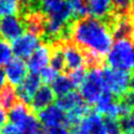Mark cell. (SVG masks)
<instances>
[{
    "label": "cell",
    "instance_id": "8",
    "mask_svg": "<svg viewBox=\"0 0 134 134\" xmlns=\"http://www.w3.org/2000/svg\"><path fill=\"white\" fill-rule=\"evenodd\" d=\"M73 131L76 134H107L103 116L98 112L90 113L83 118Z\"/></svg>",
    "mask_w": 134,
    "mask_h": 134
},
{
    "label": "cell",
    "instance_id": "38",
    "mask_svg": "<svg viewBox=\"0 0 134 134\" xmlns=\"http://www.w3.org/2000/svg\"><path fill=\"white\" fill-rule=\"evenodd\" d=\"M0 22H1V20H0Z\"/></svg>",
    "mask_w": 134,
    "mask_h": 134
},
{
    "label": "cell",
    "instance_id": "2",
    "mask_svg": "<svg viewBox=\"0 0 134 134\" xmlns=\"http://www.w3.org/2000/svg\"><path fill=\"white\" fill-rule=\"evenodd\" d=\"M109 68L130 71L134 69V46L131 39H118L108 52Z\"/></svg>",
    "mask_w": 134,
    "mask_h": 134
},
{
    "label": "cell",
    "instance_id": "23",
    "mask_svg": "<svg viewBox=\"0 0 134 134\" xmlns=\"http://www.w3.org/2000/svg\"><path fill=\"white\" fill-rule=\"evenodd\" d=\"M69 74V78L72 82L73 87L76 88H80L81 84L84 82L85 80V76H87V71H85V68H79V69H75L68 72Z\"/></svg>",
    "mask_w": 134,
    "mask_h": 134
},
{
    "label": "cell",
    "instance_id": "7",
    "mask_svg": "<svg viewBox=\"0 0 134 134\" xmlns=\"http://www.w3.org/2000/svg\"><path fill=\"white\" fill-rule=\"evenodd\" d=\"M40 85H41V80L39 74L37 73L28 74L25 78V80L19 85H17V89H15L18 100L23 104L29 105L33 95L38 91V89L40 88Z\"/></svg>",
    "mask_w": 134,
    "mask_h": 134
},
{
    "label": "cell",
    "instance_id": "16",
    "mask_svg": "<svg viewBox=\"0 0 134 134\" xmlns=\"http://www.w3.org/2000/svg\"><path fill=\"white\" fill-rule=\"evenodd\" d=\"M84 101L81 98V95L79 94V92H75V91H71V92L66 93L64 95L60 97L57 100V107L60 108L62 111H66L69 112L72 109H74L75 107L82 104Z\"/></svg>",
    "mask_w": 134,
    "mask_h": 134
},
{
    "label": "cell",
    "instance_id": "20",
    "mask_svg": "<svg viewBox=\"0 0 134 134\" xmlns=\"http://www.w3.org/2000/svg\"><path fill=\"white\" fill-rule=\"evenodd\" d=\"M43 130H42L39 120L35 116V114L30 112L26 123L21 129V134H39Z\"/></svg>",
    "mask_w": 134,
    "mask_h": 134
},
{
    "label": "cell",
    "instance_id": "21",
    "mask_svg": "<svg viewBox=\"0 0 134 134\" xmlns=\"http://www.w3.org/2000/svg\"><path fill=\"white\" fill-rule=\"evenodd\" d=\"M19 0H0V16H16L19 12Z\"/></svg>",
    "mask_w": 134,
    "mask_h": 134
},
{
    "label": "cell",
    "instance_id": "30",
    "mask_svg": "<svg viewBox=\"0 0 134 134\" xmlns=\"http://www.w3.org/2000/svg\"><path fill=\"white\" fill-rule=\"evenodd\" d=\"M6 122H7V113L0 107V129H2L6 125Z\"/></svg>",
    "mask_w": 134,
    "mask_h": 134
},
{
    "label": "cell",
    "instance_id": "33",
    "mask_svg": "<svg viewBox=\"0 0 134 134\" xmlns=\"http://www.w3.org/2000/svg\"><path fill=\"white\" fill-rule=\"evenodd\" d=\"M129 15H130V17L134 20V1L131 4V8H130V10H129Z\"/></svg>",
    "mask_w": 134,
    "mask_h": 134
},
{
    "label": "cell",
    "instance_id": "26",
    "mask_svg": "<svg viewBox=\"0 0 134 134\" xmlns=\"http://www.w3.org/2000/svg\"><path fill=\"white\" fill-rule=\"evenodd\" d=\"M133 1L134 0H112L114 11L119 13H129Z\"/></svg>",
    "mask_w": 134,
    "mask_h": 134
},
{
    "label": "cell",
    "instance_id": "11",
    "mask_svg": "<svg viewBox=\"0 0 134 134\" xmlns=\"http://www.w3.org/2000/svg\"><path fill=\"white\" fill-rule=\"evenodd\" d=\"M55 100V95L52 91L51 87L48 84L40 85V88L38 89V91L35 93L33 98L31 100V102L29 104V110L31 113H38L42 111L43 109L52 104Z\"/></svg>",
    "mask_w": 134,
    "mask_h": 134
},
{
    "label": "cell",
    "instance_id": "10",
    "mask_svg": "<svg viewBox=\"0 0 134 134\" xmlns=\"http://www.w3.org/2000/svg\"><path fill=\"white\" fill-rule=\"evenodd\" d=\"M25 26L19 17L7 16L0 22V37L6 41H13L25 32Z\"/></svg>",
    "mask_w": 134,
    "mask_h": 134
},
{
    "label": "cell",
    "instance_id": "35",
    "mask_svg": "<svg viewBox=\"0 0 134 134\" xmlns=\"http://www.w3.org/2000/svg\"><path fill=\"white\" fill-rule=\"evenodd\" d=\"M124 134H134V131H131V132H127V133H124Z\"/></svg>",
    "mask_w": 134,
    "mask_h": 134
},
{
    "label": "cell",
    "instance_id": "12",
    "mask_svg": "<svg viewBox=\"0 0 134 134\" xmlns=\"http://www.w3.org/2000/svg\"><path fill=\"white\" fill-rule=\"evenodd\" d=\"M27 72L28 69L26 62L19 58L9 60V62L6 64V70H4L6 78L9 81V84H11L12 87L20 84L27 76Z\"/></svg>",
    "mask_w": 134,
    "mask_h": 134
},
{
    "label": "cell",
    "instance_id": "14",
    "mask_svg": "<svg viewBox=\"0 0 134 134\" xmlns=\"http://www.w3.org/2000/svg\"><path fill=\"white\" fill-rule=\"evenodd\" d=\"M88 15L92 18L105 21L114 12L112 0H85Z\"/></svg>",
    "mask_w": 134,
    "mask_h": 134
},
{
    "label": "cell",
    "instance_id": "29",
    "mask_svg": "<svg viewBox=\"0 0 134 134\" xmlns=\"http://www.w3.org/2000/svg\"><path fill=\"white\" fill-rule=\"evenodd\" d=\"M0 134H21V131L19 130V129L15 125H12V124H7V125H4L2 129H1V132Z\"/></svg>",
    "mask_w": 134,
    "mask_h": 134
},
{
    "label": "cell",
    "instance_id": "4",
    "mask_svg": "<svg viewBox=\"0 0 134 134\" xmlns=\"http://www.w3.org/2000/svg\"><path fill=\"white\" fill-rule=\"evenodd\" d=\"M101 72L105 89L109 90L116 100L129 90V81L131 76L130 71L103 66Z\"/></svg>",
    "mask_w": 134,
    "mask_h": 134
},
{
    "label": "cell",
    "instance_id": "36",
    "mask_svg": "<svg viewBox=\"0 0 134 134\" xmlns=\"http://www.w3.org/2000/svg\"><path fill=\"white\" fill-rule=\"evenodd\" d=\"M39 134H46V133H43V131H42V132H40Z\"/></svg>",
    "mask_w": 134,
    "mask_h": 134
},
{
    "label": "cell",
    "instance_id": "37",
    "mask_svg": "<svg viewBox=\"0 0 134 134\" xmlns=\"http://www.w3.org/2000/svg\"><path fill=\"white\" fill-rule=\"evenodd\" d=\"M71 134H76V133H71Z\"/></svg>",
    "mask_w": 134,
    "mask_h": 134
},
{
    "label": "cell",
    "instance_id": "28",
    "mask_svg": "<svg viewBox=\"0 0 134 134\" xmlns=\"http://www.w3.org/2000/svg\"><path fill=\"white\" fill-rule=\"evenodd\" d=\"M46 134H69V130L64 125H58L47 129Z\"/></svg>",
    "mask_w": 134,
    "mask_h": 134
},
{
    "label": "cell",
    "instance_id": "31",
    "mask_svg": "<svg viewBox=\"0 0 134 134\" xmlns=\"http://www.w3.org/2000/svg\"><path fill=\"white\" fill-rule=\"evenodd\" d=\"M4 84H6V74H4V71L0 68V90H1Z\"/></svg>",
    "mask_w": 134,
    "mask_h": 134
},
{
    "label": "cell",
    "instance_id": "22",
    "mask_svg": "<svg viewBox=\"0 0 134 134\" xmlns=\"http://www.w3.org/2000/svg\"><path fill=\"white\" fill-rule=\"evenodd\" d=\"M12 57V50L11 46L8 43V41L2 39L0 37V66L7 64L9 60Z\"/></svg>",
    "mask_w": 134,
    "mask_h": 134
},
{
    "label": "cell",
    "instance_id": "1",
    "mask_svg": "<svg viewBox=\"0 0 134 134\" xmlns=\"http://www.w3.org/2000/svg\"><path fill=\"white\" fill-rule=\"evenodd\" d=\"M71 40L85 53L103 59L111 49L113 37L103 21L85 17L73 22Z\"/></svg>",
    "mask_w": 134,
    "mask_h": 134
},
{
    "label": "cell",
    "instance_id": "25",
    "mask_svg": "<svg viewBox=\"0 0 134 134\" xmlns=\"http://www.w3.org/2000/svg\"><path fill=\"white\" fill-rule=\"evenodd\" d=\"M58 75H59V72L53 68H51V66L43 68L40 71V74H39L41 82H44V84H48V85L53 82Z\"/></svg>",
    "mask_w": 134,
    "mask_h": 134
},
{
    "label": "cell",
    "instance_id": "17",
    "mask_svg": "<svg viewBox=\"0 0 134 134\" xmlns=\"http://www.w3.org/2000/svg\"><path fill=\"white\" fill-rule=\"evenodd\" d=\"M19 100L17 98L16 90L11 84L6 83L4 87L0 90V107H1L4 111L6 110H10L13 105L17 104Z\"/></svg>",
    "mask_w": 134,
    "mask_h": 134
},
{
    "label": "cell",
    "instance_id": "13",
    "mask_svg": "<svg viewBox=\"0 0 134 134\" xmlns=\"http://www.w3.org/2000/svg\"><path fill=\"white\" fill-rule=\"evenodd\" d=\"M37 116L39 122L42 123V125L47 129H49V127L58 126V125H63L65 114L57 105L51 104L46 109H43L42 111L38 112Z\"/></svg>",
    "mask_w": 134,
    "mask_h": 134
},
{
    "label": "cell",
    "instance_id": "19",
    "mask_svg": "<svg viewBox=\"0 0 134 134\" xmlns=\"http://www.w3.org/2000/svg\"><path fill=\"white\" fill-rule=\"evenodd\" d=\"M68 4L71 9L72 16L74 20L82 19L88 16V9L85 0H66Z\"/></svg>",
    "mask_w": 134,
    "mask_h": 134
},
{
    "label": "cell",
    "instance_id": "27",
    "mask_svg": "<svg viewBox=\"0 0 134 134\" xmlns=\"http://www.w3.org/2000/svg\"><path fill=\"white\" fill-rule=\"evenodd\" d=\"M103 120H104V125H105V130H107V134H121L122 133L118 120L107 118V116Z\"/></svg>",
    "mask_w": 134,
    "mask_h": 134
},
{
    "label": "cell",
    "instance_id": "5",
    "mask_svg": "<svg viewBox=\"0 0 134 134\" xmlns=\"http://www.w3.org/2000/svg\"><path fill=\"white\" fill-rule=\"evenodd\" d=\"M61 51L64 59V71L70 72L79 68H85V60L83 52L75 46L72 40L61 42Z\"/></svg>",
    "mask_w": 134,
    "mask_h": 134
},
{
    "label": "cell",
    "instance_id": "18",
    "mask_svg": "<svg viewBox=\"0 0 134 134\" xmlns=\"http://www.w3.org/2000/svg\"><path fill=\"white\" fill-rule=\"evenodd\" d=\"M51 84H52L51 89L53 91L54 95L59 98L71 92L72 89L74 88L68 74H59Z\"/></svg>",
    "mask_w": 134,
    "mask_h": 134
},
{
    "label": "cell",
    "instance_id": "3",
    "mask_svg": "<svg viewBox=\"0 0 134 134\" xmlns=\"http://www.w3.org/2000/svg\"><path fill=\"white\" fill-rule=\"evenodd\" d=\"M101 69H90L85 76L84 82L79 88V94L81 95L83 101L90 107L97 103L101 94L107 90L104 87Z\"/></svg>",
    "mask_w": 134,
    "mask_h": 134
},
{
    "label": "cell",
    "instance_id": "34",
    "mask_svg": "<svg viewBox=\"0 0 134 134\" xmlns=\"http://www.w3.org/2000/svg\"><path fill=\"white\" fill-rule=\"evenodd\" d=\"M131 38H132V41L134 42V28H133V32H132V36H131Z\"/></svg>",
    "mask_w": 134,
    "mask_h": 134
},
{
    "label": "cell",
    "instance_id": "9",
    "mask_svg": "<svg viewBox=\"0 0 134 134\" xmlns=\"http://www.w3.org/2000/svg\"><path fill=\"white\" fill-rule=\"evenodd\" d=\"M51 49L48 43H43L38 46L31 55L28 58L27 69L30 71V73H39L40 71L48 66V63L50 62Z\"/></svg>",
    "mask_w": 134,
    "mask_h": 134
},
{
    "label": "cell",
    "instance_id": "6",
    "mask_svg": "<svg viewBox=\"0 0 134 134\" xmlns=\"http://www.w3.org/2000/svg\"><path fill=\"white\" fill-rule=\"evenodd\" d=\"M40 38L31 32L22 33L11 43L12 53L19 59H28L36 48L39 46Z\"/></svg>",
    "mask_w": 134,
    "mask_h": 134
},
{
    "label": "cell",
    "instance_id": "32",
    "mask_svg": "<svg viewBox=\"0 0 134 134\" xmlns=\"http://www.w3.org/2000/svg\"><path fill=\"white\" fill-rule=\"evenodd\" d=\"M129 89L132 92H134V73L131 74L130 76V81H129Z\"/></svg>",
    "mask_w": 134,
    "mask_h": 134
},
{
    "label": "cell",
    "instance_id": "15",
    "mask_svg": "<svg viewBox=\"0 0 134 134\" xmlns=\"http://www.w3.org/2000/svg\"><path fill=\"white\" fill-rule=\"evenodd\" d=\"M29 114H30L29 108H28L26 104H23L19 101L17 104H15L9 110V113H8L9 122H10V124H12V125L17 126L19 130L21 131V129L23 126V124L26 123Z\"/></svg>",
    "mask_w": 134,
    "mask_h": 134
},
{
    "label": "cell",
    "instance_id": "24",
    "mask_svg": "<svg viewBox=\"0 0 134 134\" xmlns=\"http://www.w3.org/2000/svg\"><path fill=\"white\" fill-rule=\"evenodd\" d=\"M118 121H119V125H120L122 133L134 131V111L125 116L120 118Z\"/></svg>",
    "mask_w": 134,
    "mask_h": 134
}]
</instances>
